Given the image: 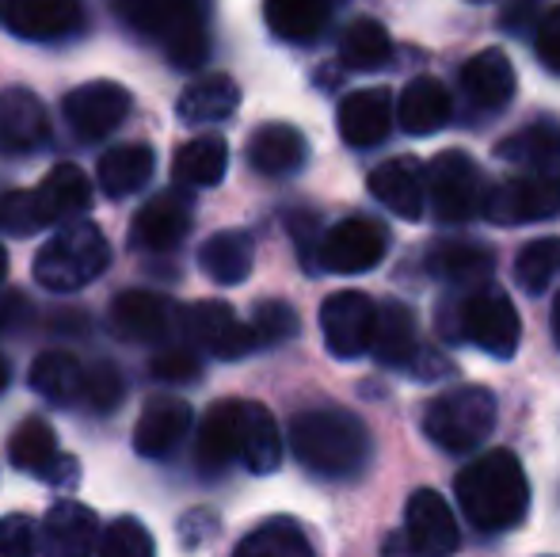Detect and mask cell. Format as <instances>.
Listing matches in <instances>:
<instances>
[{
    "label": "cell",
    "mask_w": 560,
    "mask_h": 557,
    "mask_svg": "<svg viewBox=\"0 0 560 557\" xmlns=\"http://www.w3.org/2000/svg\"><path fill=\"white\" fill-rule=\"evenodd\" d=\"M457 504L477 531H508L530 508V481L511 451H488L457 474Z\"/></svg>",
    "instance_id": "6da1fadb"
},
{
    "label": "cell",
    "mask_w": 560,
    "mask_h": 557,
    "mask_svg": "<svg viewBox=\"0 0 560 557\" xmlns=\"http://www.w3.org/2000/svg\"><path fill=\"white\" fill-rule=\"evenodd\" d=\"M290 451L310 474L343 481L366 469L370 431L347 409H305L290 420Z\"/></svg>",
    "instance_id": "7a4b0ae2"
},
{
    "label": "cell",
    "mask_w": 560,
    "mask_h": 557,
    "mask_svg": "<svg viewBox=\"0 0 560 557\" xmlns=\"http://www.w3.org/2000/svg\"><path fill=\"white\" fill-rule=\"evenodd\" d=\"M112 12L138 35L153 38L176 69H199L210 54L202 0H107Z\"/></svg>",
    "instance_id": "3957f363"
},
{
    "label": "cell",
    "mask_w": 560,
    "mask_h": 557,
    "mask_svg": "<svg viewBox=\"0 0 560 557\" xmlns=\"http://www.w3.org/2000/svg\"><path fill=\"white\" fill-rule=\"evenodd\" d=\"M112 264V245H107L104 230L92 222H73L58 230L35 256V282L54 294H73V290L89 287L107 271Z\"/></svg>",
    "instance_id": "277c9868"
},
{
    "label": "cell",
    "mask_w": 560,
    "mask_h": 557,
    "mask_svg": "<svg viewBox=\"0 0 560 557\" xmlns=\"http://www.w3.org/2000/svg\"><path fill=\"white\" fill-rule=\"evenodd\" d=\"M495 428V397L480 386H457L435 397L423 413V431L450 454L477 451Z\"/></svg>",
    "instance_id": "5b68a950"
},
{
    "label": "cell",
    "mask_w": 560,
    "mask_h": 557,
    "mask_svg": "<svg viewBox=\"0 0 560 557\" xmlns=\"http://www.w3.org/2000/svg\"><path fill=\"white\" fill-rule=\"evenodd\" d=\"M457 333L469 344H477L485 356L511 359L523 340V325H518V310L500 287L477 282V290H469V298L462 302L457 313Z\"/></svg>",
    "instance_id": "8992f818"
},
{
    "label": "cell",
    "mask_w": 560,
    "mask_h": 557,
    "mask_svg": "<svg viewBox=\"0 0 560 557\" xmlns=\"http://www.w3.org/2000/svg\"><path fill=\"white\" fill-rule=\"evenodd\" d=\"M428 199L435 207V218L446 225H462L485 214L488 187L480 169L472 164V156L457 153V149L439 153L428 169Z\"/></svg>",
    "instance_id": "52a82bcc"
},
{
    "label": "cell",
    "mask_w": 560,
    "mask_h": 557,
    "mask_svg": "<svg viewBox=\"0 0 560 557\" xmlns=\"http://www.w3.org/2000/svg\"><path fill=\"white\" fill-rule=\"evenodd\" d=\"M389 253V233L374 218H343L320 237L317 256L320 268L332 276H362L374 271Z\"/></svg>",
    "instance_id": "ba28073f"
},
{
    "label": "cell",
    "mask_w": 560,
    "mask_h": 557,
    "mask_svg": "<svg viewBox=\"0 0 560 557\" xmlns=\"http://www.w3.org/2000/svg\"><path fill=\"white\" fill-rule=\"evenodd\" d=\"M560 214V176H541V172H515L511 179L495 184L488 192L485 218L495 225H523L546 222Z\"/></svg>",
    "instance_id": "9c48e42d"
},
{
    "label": "cell",
    "mask_w": 560,
    "mask_h": 557,
    "mask_svg": "<svg viewBox=\"0 0 560 557\" xmlns=\"http://www.w3.org/2000/svg\"><path fill=\"white\" fill-rule=\"evenodd\" d=\"M377 305L362 290H336L320 305V333L336 359H359L374 344Z\"/></svg>",
    "instance_id": "30bf717a"
},
{
    "label": "cell",
    "mask_w": 560,
    "mask_h": 557,
    "mask_svg": "<svg viewBox=\"0 0 560 557\" xmlns=\"http://www.w3.org/2000/svg\"><path fill=\"white\" fill-rule=\"evenodd\" d=\"M195 218V202L184 187H164L153 199H145V207L133 214L130 225V245L145 248V253H168L187 237Z\"/></svg>",
    "instance_id": "8fae6325"
},
{
    "label": "cell",
    "mask_w": 560,
    "mask_h": 557,
    "mask_svg": "<svg viewBox=\"0 0 560 557\" xmlns=\"http://www.w3.org/2000/svg\"><path fill=\"white\" fill-rule=\"evenodd\" d=\"M61 115H66L69 130L84 141H100L112 130L122 127V119L130 115V92L115 81H92L81 84L66 96L61 104Z\"/></svg>",
    "instance_id": "7c38bea8"
},
{
    "label": "cell",
    "mask_w": 560,
    "mask_h": 557,
    "mask_svg": "<svg viewBox=\"0 0 560 557\" xmlns=\"http://www.w3.org/2000/svg\"><path fill=\"white\" fill-rule=\"evenodd\" d=\"M187 336L195 348H202L214 359H244L259 344L256 328L244 325L225 302H195L184 317Z\"/></svg>",
    "instance_id": "4fadbf2b"
},
{
    "label": "cell",
    "mask_w": 560,
    "mask_h": 557,
    "mask_svg": "<svg viewBox=\"0 0 560 557\" xmlns=\"http://www.w3.org/2000/svg\"><path fill=\"white\" fill-rule=\"evenodd\" d=\"M400 535H405V543L412 546L416 557H450L462 546V531H457L454 512H450V504L435 489L412 492Z\"/></svg>",
    "instance_id": "5bb4252c"
},
{
    "label": "cell",
    "mask_w": 560,
    "mask_h": 557,
    "mask_svg": "<svg viewBox=\"0 0 560 557\" xmlns=\"http://www.w3.org/2000/svg\"><path fill=\"white\" fill-rule=\"evenodd\" d=\"M81 0H0V23L31 43H54L81 27Z\"/></svg>",
    "instance_id": "9a60e30c"
},
{
    "label": "cell",
    "mask_w": 560,
    "mask_h": 557,
    "mask_svg": "<svg viewBox=\"0 0 560 557\" xmlns=\"http://www.w3.org/2000/svg\"><path fill=\"white\" fill-rule=\"evenodd\" d=\"M46 138H50V119L43 100L27 89L0 92V153H35L38 146H46Z\"/></svg>",
    "instance_id": "2e32d148"
},
{
    "label": "cell",
    "mask_w": 560,
    "mask_h": 557,
    "mask_svg": "<svg viewBox=\"0 0 560 557\" xmlns=\"http://www.w3.org/2000/svg\"><path fill=\"white\" fill-rule=\"evenodd\" d=\"M370 195L389 214L416 222V218H423V207H428V176H423V169L412 156H393V161L377 164L370 172Z\"/></svg>",
    "instance_id": "e0dca14e"
},
{
    "label": "cell",
    "mask_w": 560,
    "mask_h": 557,
    "mask_svg": "<svg viewBox=\"0 0 560 557\" xmlns=\"http://www.w3.org/2000/svg\"><path fill=\"white\" fill-rule=\"evenodd\" d=\"M38 535H43V557H92L100 546V520L77 500H58L46 512Z\"/></svg>",
    "instance_id": "ac0fdd59"
},
{
    "label": "cell",
    "mask_w": 560,
    "mask_h": 557,
    "mask_svg": "<svg viewBox=\"0 0 560 557\" xmlns=\"http://www.w3.org/2000/svg\"><path fill=\"white\" fill-rule=\"evenodd\" d=\"M172 302L153 290H122L112 302V328L130 344H156L172 328Z\"/></svg>",
    "instance_id": "d6986e66"
},
{
    "label": "cell",
    "mask_w": 560,
    "mask_h": 557,
    "mask_svg": "<svg viewBox=\"0 0 560 557\" xmlns=\"http://www.w3.org/2000/svg\"><path fill=\"white\" fill-rule=\"evenodd\" d=\"M191 428V405L179 397H153L133 423V451L141 459H164L179 446Z\"/></svg>",
    "instance_id": "ffe728a7"
},
{
    "label": "cell",
    "mask_w": 560,
    "mask_h": 557,
    "mask_svg": "<svg viewBox=\"0 0 560 557\" xmlns=\"http://www.w3.org/2000/svg\"><path fill=\"white\" fill-rule=\"evenodd\" d=\"M339 135H343L347 146L354 149H370V146H382L389 138L393 127V100L385 89H362L351 92V96L339 104Z\"/></svg>",
    "instance_id": "44dd1931"
},
{
    "label": "cell",
    "mask_w": 560,
    "mask_h": 557,
    "mask_svg": "<svg viewBox=\"0 0 560 557\" xmlns=\"http://www.w3.org/2000/svg\"><path fill=\"white\" fill-rule=\"evenodd\" d=\"M462 89L477 112H503L515 96V66L503 50H480L465 61Z\"/></svg>",
    "instance_id": "7402d4cb"
},
{
    "label": "cell",
    "mask_w": 560,
    "mask_h": 557,
    "mask_svg": "<svg viewBox=\"0 0 560 557\" xmlns=\"http://www.w3.org/2000/svg\"><path fill=\"white\" fill-rule=\"evenodd\" d=\"M495 156L511 164L515 172H541V176H560V123L538 119L530 127L515 130L495 146Z\"/></svg>",
    "instance_id": "603a6c76"
},
{
    "label": "cell",
    "mask_w": 560,
    "mask_h": 557,
    "mask_svg": "<svg viewBox=\"0 0 560 557\" xmlns=\"http://www.w3.org/2000/svg\"><path fill=\"white\" fill-rule=\"evenodd\" d=\"M38 199V214H43L46 225H61L73 222L89 210L92 202V184L77 164H54L50 172L43 176V184L35 187Z\"/></svg>",
    "instance_id": "cb8c5ba5"
},
{
    "label": "cell",
    "mask_w": 560,
    "mask_h": 557,
    "mask_svg": "<svg viewBox=\"0 0 560 557\" xmlns=\"http://www.w3.org/2000/svg\"><path fill=\"white\" fill-rule=\"evenodd\" d=\"M454 115V100H450L446 84L435 77H416L405 92H400L397 104V123L405 127V135L412 138H428L435 130H443Z\"/></svg>",
    "instance_id": "d4e9b609"
},
{
    "label": "cell",
    "mask_w": 560,
    "mask_h": 557,
    "mask_svg": "<svg viewBox=\"0 0 560 557\" xmlns=\"http://www.w3.org/2000/svg\"><path fill=\"white\" fill-rule=\"evenodd\" d=\"M236 459H241V402H218L195 439V462L202 474H222Z\"/></svg>",
    "instance_id": "484cf974"
},
{
    "label": "cell",
    "mask_w": 560,
    "mask_h": 557,
    "mask_svg": "<svg viewBox=\"0 0 560 557\" xmlns=\"http://www.w3.org/2000/svg\"><path fill=\"white\" fill-rule=\"evenodd\" d=\"M374 359L382 367H416L420 363V336H416V317L405 302H382L377 305V325L374 344H370Z\"/></svg>",
    "instance_id": "4316f807"
},
{
    "label": "cell",
    "mask_w": 560,
    "mask_h": 557,
    "mask_svg": "<svg viewBox=\"0 0 560 557\" xmlns=\"http://www.w3.org/2000/svg\"><path fill=\"white\" fill-rule=\"evenodd\" d=\"M310 156L305 135L290 123H267L248 141V164L259 176H290L298 172Z\"/></svg>",
    "instance_id": "83f0119b"
},
{
    "label": "cell",
    "mask_w": 560,
    "mask_h": 557,
    "mask_svg": "<svg viewBox=\"0 0 560 557\" xmlns=\"http://www.w3.org/2000/svg\"><path fill=\"white\" fill-rule=\"evenodd\" d=\"M241 104V89H236L233 77L225 73H207L199 81H191L184 92H179V119L187 127H210V123H222L236 112Z\"/></svg>",
    "instance_id": "f1b7e54d"
},
{
    "label": "cell",
    "mask_w": 560,
    "mask_h": 557,
    "mask_svg": "<svg viewBox=\"0 0 560 557\" xmlns=\"http://www.w3.org/2000/svg\"><path fill=\"white\" fill-rule=\"evenodd\" d=\"M495 268V253L480 241H465V237H450L431 245L428 253V271L446 282H488Z\"/></svg>",
    "instance_id": "f546056e"
},
{
    "label": "cell",
    "mask_w": 560,
    "mask_h": 557,
    "mask_svg": "<svg viewBox=\"0 0 560 557\" xmlns=\"http://www.w3.org/2000/svg\"><path fill=\"white\" fill-rule=\"evenodd\" d=\"M241 462L252 474H271L282 462L279 423L256 402H241Z\"/></svg>",
    "instance_id": "4dcf8cb0"
},
{
    "label": "cell",
    "mask_w": 560,
    "mask_h": 557,
    "mask_svg": "<svg viewBox=\"0 0 560 557\" xmlns=\"http://www.w3.org/2000/svg\"><path fill=\"white\" fill-rule=\"evenodd\" d=\"M153 176V149L149 146H115L100 156V169H96V184L104 187V195L112 199H126V195L141 192Z\"/></svg>",
    "instance_id": "1f68e13d"
},
{
    "label": "cell",
    "mask_w": 560,
    "mask_h": 557,
    "mask_svg": "<svg viewBox=\"0 0 560 557\" xmlns=\"http://www.w3.org/2000/svg\"><path fill=\"white\" fill-rule=\"evenodd\" d=\"M229 169V146L218 135L191 138L176 149V161H172V176L184 187H214L225 179Z\"/></svg>",
    "instance_id": "d6a6232c"
},
{
    "label": "cell",
    "mask_w": 560,
    "mask_h": 557,
    "mask_svg": "<svg viewBox=\"0 0 560 557\" xmlns=\"http://www.w3.org/2000/svg\"><path fill=\"white\" fill-rule=\"evenodd\" d=\"M267 27L287 43H310L328 27L332 0H267Z\"/></svg>",
    "instance_id": "836d02e7"
},
{
    "label": "cell",
    "mask_w": 560,
    "mask_h": 557,
    "mask_svg": "<svg viewBox=\"0 0 560 557\" xmlns=\"http://www.w3.org/2000/svg\"><path fill=\"white\" fill-rule=\"evenodd\" d=\"M27 382L38 397L58 402V405H69L84 394V371H81V363H77V356H69V351H43V356L31 363Z\"/></svg>",
    "instance_id": "e575fe53"
},
{
    "label": "cell",
    "mask_w": 560,
    "mask_h": 557,
    "mask_svg": "<svg viewBox=\"0 0 560 557\" xmlns=\"http://www.w3.org/2000/svg\"><path fill=\"white\" fill-rule=\"evenodd\" d=\"M233 557H317L313 543L294 520H267L236 543Z\"/></svg>",
    "instance_id": "d590c367"
},
{
    "label": "cell",
    "mask_w": 560,
    "mask_h": 557,
    "mask_svg": "<svg viewBox=\"0 0 560 557\" xmlns=\"http://www.w3.org/2000/svg\"><path fill=\"white\" fill-rule=\"evenodd\" d=\"M252 237L248 233H236V230H225V233H214V237L202 245L199 253V264L214 282H244L252 271Z\"/></svg>",
    "instance_id": "8d00e7d4"
},
{
    "label": "cell",
    "mask_w": 560,
    "mask_h": 557,
    "mask_svg": "<svg viewBox=\"0 0 560 557\" xmlns=\"http://www.w3.org/2000/svg\"><path fill=\"white\" fill-rule=\"evenodd\" d=\"M58 436H54V428L46 420L31 417L23 420L20 428H15L12 443H8V459H12L15 469H27V474L43 477L46 466H50L54 459H58Z\"/></svg>",
    "instance_id": "74e56055"
},
{
    "label": "cell",
    "mask_w": 560,
    "mask_h": 557,
    "mask_svg": "<svg viewBox=\"0 0 560 557\" xmlns=\"http://www.w3.org/2000/svg\"><path fill=\"white\" fill-rule=\"evenodd\" d=\"M393 54L389 31L377 20H354L343 31V43H339V58L347 69H382Z\"/></svg>",
    "instance_id": "f35d334b"
},
{
    "label": "cell",
    "mask_w": 560,
    "mask_h": 557,
    "mask_svg": "<svg viewBox=\"0 0 560 557\" xmlns=\"http://www.w3.org/2000/svg\"><path fill=\"white\" fill-rule=\"evenodd\" d=\"M560 276V237H538L518 253L515 260V279L523 290L541 294Z\"/></svg>",
    "instance_id": "ab89813d"
},
{
    "label": "cell",
    "mask_w": 560,
    "mask_h": 557,
    "mask_svg": "<svg viewBox=\"0 0 560 557\" xmlns=\"http://www.w3.org/2000/svg\"><path fill=\"white\" fill-rule=\"evenodd\" d=\"M100 557H156V543L145 523L122 515L100 535Z\"/></svg>",
    "instance_id": "60d3db41"
},
{
    "label": "cell",
    "mask_w": 560,
    "mask_h": 557,
    "mask_svg": "<svg viewBox=\"0 0 560 557\" xmlns=\"http://www.w3.org/2000/svg\"><path fill=\"white\" fill-rule=\"evenodd\" d=\"M84 402L92 405V413H112V409H118V402L126 397V382H122V371H118L115 363H96V367H89L84 371Z\"/></svg>",
    "instance_id": "b9f144b4"
},
{
    "label": "cell",
    "mask_w": 560,
    "mask_h": 557,
    "mask_svg": "<svg viewBox=\"0 0 560 557\" xmlns=\"http://www.w3.org/2000/svg\"><path fill=\"white\" fill-rule=\"evenodd\" d=\"M43 214H38L35 192H4L0 195V230L27 237V233L43 230Z\"/></svg>",
    "instance_id": "7bdbcfd3"
},
{
    "label": "cell",
    "mask_w": 560,
    "mask_h": 557,
    "mask_svg": "<svg viewBox=\"0 0 560 557\" xmlns=\"http://www.w3.org/2000/svg\"><path fill=\"white\" fill-rule=\"evenodd\" d=\"M252 328H256L259 344H282L298 336V313L287 302H259L252 313Z\"/></svg>",
    "instance_id": "ee69618b"
},
{
    "label": "cell",
    "mask_w": 560,
    "mask_h": 557,
    "mask_svg": "<svg viewBox=\"0 0 560 557\" xmlns=\"http://www.w3.org/2000/svg\"><path fill=\"white\" fill-rule=\"evenodd\" d=\"M43 550V535L31 515H4L0 520V557H35Z\"/></svg>",
    "instance_id": "f6af8a7d"
},
{
    "label": "cell",
    "mask_w": 560,
    "mask_h": 557,
    "mask_svg": "<svg viewBox=\"0 0 560 557\" xmlns=\"http://www.w3.org/2000/svg\"><path fill=\"white\" fill-rule=\"evenodd\" d=\"M199 371H202V363L191 348H168V351H161V356H153V363H149V374H153L156 382H195Z\"/></svg>",
    "instance_id": "bcb514c9"
},
{
    "label": "cell",
    "mask_w": 560,
    "mask_h": 557,
    "mask_svg": "<svg viewBox=\"0 0 560 557\" xmlns=\"http://www.w3.org/2000/svg\"><path fill=\"white\" fill-rule=\"evenodd\" d=\"M538 58L546 69L560 73V8H553V12L538 23Z\"/></svg>",
    "instance_id": "7dc6e473"
},
{
    "label": "cell",
    "mask_w": 560,
    "mask_h": 557,
    "mask_svg": "<svg viewBox=\"0 0 560 557\" xmlns=\"http://www.w3.org/2000/svg\"><path fill=\"white\" fill-rule=\"evenodd\" d=\"M77 477H81V469H77V459H69V454H58V459L46 466L43 481H54V485H73Z\"/></svg>",
    "instance_id": "c3c4849f"
},
{
    "label": "cell",
    "mask_w": 560,
    "mask_h": 557,
    "mask_svg": "<svg viewBox=\"0 0 560 557\" xmlns=\"http://www.w3.org/2000/svg\"><path fill=\"white\" fill-rule=\"evenodd\" d=\"M534 8H538V0H518V4L508 8V15H503V27H508V31H523V23L534 20Z\"/></svg>",
    "instance_id": "681fc988"
},
{
    "label": "cell",
    "mask_w": 560,
    "mask_h": 557,
    "mask_svg": "<svg viewBox=\"0 0 560 557\" xmlns=\"http://www.w3.org/2000/svg\"><path fill=\"white\" fill-rule=\"evenodd\" d=\"M553 336H557V344H560V294H557V302H553Z\"/></svg>",
    "instance_id": "f907efd6"
},
{
    "label": "cell",
    "mask_w": 560,
    "mask_h": 557,
    "mask_svg": "<svg viewBox=\"0 0 560 557\" xmlns=\"http://www.w3.org/2000/svg\"><path fill=\"white\" fill-rule=\"evenodd\" d=\"M8 276V253H4V245H0V282H4Z\"/></svg>",
    "instance_id": "816d5d0a"
},
{
    "label": "cell",
    "mask_w": 560,
    "mask_h": 557,
    "mask_svg": "<svg viewBox=\"0 0 560 557\" xmlns=\"http://www.w3.org/2000/svg\"><path fill=\"white\" fill-rule=\"evenodd\" d=\"M8 386V363H4V356H0V390Z\"/></svg>",
    "instance_id": "f5cc1de1"
}]
</instances>
